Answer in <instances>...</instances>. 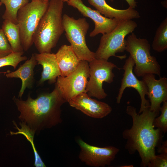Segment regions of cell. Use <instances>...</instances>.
I'll return each mask as SVG.
<instances>
[{"label":"cell","instance_id":"6da1fadb","mask_svg":"<svg viewBox=\"0 0 167 167\" xmlns=\"http://www.w3.org/2000/svg\"><path fill=\"white\" fill-rule=\"evenodd\" d=\"M126 111L131 117L132 124L122 133L126 140L125 148L130 154L137 152L141 159V166L147 167L156 155L155 148L162 139L163 132L155 129L153 125L154 118L159 113L151 111L148 107L139 114L131 105L127 106Z\"/></svg>","mask_w":167,"mask_h":167},{"label":"cell","instance_id":"7a4b0ae2","mask_svg":"<svg viewBox=\"0 0 167 167\" xmlns=\"http://www.w3.org/2000/svg\"><path fill=\"white\" fill-rule=\"evenodd\" d=\"M13 100L20 112L19 118L35 133L61 123V107L66 102L56 85L51 92L42 93L36 99L29 95L26 101L15 96Z\"/></svg>","mask_w":167,"mask_h":167},{"label":"cell","instance_id":"3957f363","mask_svg":"<svg viewBox=\"0 0 167 167\" xmlns=\"http://www.w3.org/2000/svg\"><path fill=\"white\" fill-rule=\"evenodd\" d=\"M62 0H50L33 36V43L40 53H50L64 31Z\"/></svg>","mask_w":167,"mask_h":167},{"label":"cell","instance_id":"277c9868","mask_svg":"<svg viewBox=\"0 0 167 167\" xmlns=\"http://www.w3.org/2000/svg\"><path fill=\"white\" fill-rule=\"evenodd\" d=\"M131 33L126 40V50L134 62L135 74L139 77H142L147 74H156L160 77L161 67L156 58L151 54L148 41L137 38L133 32Z\"/></svg>","mask_w":167,"mask_h":167},{"label":"cell","instance_id":"5b68a950","mask_svg":"<svg viewBox=\"0 0 167 167\" xmlns=\"http://www.w3.org/2000/svg\"><path fill=\"white\" fill-rule=\"evenodd\" d=\"M49 1H32L20 8L17 15L21 44L25 51L33 44V36L41 18L48 7Z\"/></svg>","mask_w":167,"mask_h":167},{"label":"cell","instance_id":"8992f818","mask_svg":"<svg viewBox=\"0 0 167 167\" xmlns=\"http://www.w3.org/2000/svg\"><path fill=\"white\" fill-rule=\"evenodd\" d=\"M137 24L132 20L119 21L117 27L111 32L103 34L100 44L95 53L96 59L108 61L111 56L121 59L125 58L126 55L116 56L117 53H122L126 50L125 37L133 32Z\"/></svg>","mask_w":167,"mask_h":167},{"label":"cell","instance_id":"52a82bcc","mask_svg":"<svg viewBox=\"0 0 167 167\" xmlns=\"http://www.w3.org/2000/svg\"><path fill=\"white\" fill-rule=\"evenodd\" d=\"M62 20L66 36L79 59L89 62L96 59L95 53L89 49L86 43V36L89 27L86 19H75L65 14Z\"/></svg>","mask_w":167,"mask_h":167},{"label":"cell","instance_id":"ba28073f","mask_svg":"<svg viewBox=\"0 0 167 167\" xmlns=\"http://www.w3.org/2000/svg\"><path fill=\"white\" fill-rule=\"evenodd\" d=\"M88 62L89 79L86 86V92L90 97L104 99L107 95L103 88V84L104 82L112 83L115 76L113 70L118 68L113 63L102 59H95Z\"/></svg>","mask_w":167,"mask_h":167},{"label":"cell","instance_id":"9c48e42d","mask_svg":"<svg viewBox=\"0 0 167 167\" xmlns=\"http://www.w3.org/2000/svg\"><path fill=\"white\" fill-rule=\"evenodd\" d=\"M89 76L88 62L80 60L76 69L65 77L59 76L55 83L66 102L82 93H87L86 88Z\"/></svg>","mask_w":167,"mask_h":167},{"label":"cell","instance_id":"30bf717a","mask_svg":"<svg viewBox=\"0 0 167 167\" xmlns=\"http://www.w3.org/2000/svg\"><path fill=\"white\" fill-rule=\"evenodd\" d=\"M77 143L80 148L79 159L91 167L110 165L119 151L118 148L113 146L100 147L90 145L81 139H78Z\"/></svg>","mask_w":167,"mask_h":167},{"label":"cell","instance_id":"8fae6325","mask_svg":"<svg viewBox=\"0 0 167 167\" xmlns=\"http://www.w3.org/2000/svg\"><path fill=\"white\" fill-rule=\"evenodd\" d=\"M134 62L129 56L126 59L122 69L124 70L123 77L121 80V86L119 89L116 102L120 104L125 89L127 88L135 89L139 95L141 100L140 109L138 113H140L146 107H149V101L146 100L145 96L148 94V88L145 82L139 80L133 72Z\"/></svg>","mask_w":167,"mask_h":167},{"label":"cell","instance_id":"7c38bea8","mask_svg":"<svg viewBox=\"0 0 167 167\" xmlns=\"http://www.w3.org/2000/svg\"><path fill=\"white\" fill-rule=\"evenodd\" d=\"M68 5L78 10L84 16L91 19L95 24L94 30L89 36L94 37L99 34H104L112 31L117 26L119 21L115 18L110 19L102 16L97 10L86 6L82 0H70Z\"/></svg>","mask_w":167,"mask_h":167},{"label":"cell","instance_id":"4fadbf2b","mask_svg":"<svg viewBox=\"0 0 167 167\" xmlns=\"http://www.w3.org/2000/svg\"><path fill=\"white\" fill-rule=\"evenodd\" d=\"M70 105L90 117L101 119L111 112V107L107 103L92 98L87 93H82L68 102Z\"/></svg>","mask_w":167,"mask_h":167},{"label":"cell","instance_id":"5bb4252c","mask_svg":"<svg viewBox=\"0 0 167 167\" xmlns=\"http://www.w3.org/2000/svg\"><path fill=\"white\" fill-rule=\"evenodd\" d=\"M142 80L147 87L150 110L159 113L161 104L167 101V78L160 77L156 79L154 74H147L142 77Z\"/></svg>","mask_w":167,"mask_h":167},{"label":"cell","instance_id":"9a60e30c","mask_svg":"<svg viewBox=\"0 0 167 167\" xmlns=\"http://www.w3.org/2000/svg\"><path fill=\"white\" fill-rule=\"evenodd\" d=\"M35 55L37 64L41 65L43 68L39 84H41L47 80L50 84L56 83L58 77L61 76V73L55 54L43 53L35 54Z\"/></svg>","mask_w":167,"mask_h":167},{"label":"cell","instance_id":"2e32d148","mask_svg":"<svg viewBox=\"0 0 167 167\" xmlns=\"http://www.w3.org/2000/svg\"><path fill=\"white\" fill-rule=\"evenodd\" d=\"M37 64L35 54H32L30 58L15 71H7L6 74L7 78H18L22 81V85L19 92L18 97L20 99L26 88L32 87L34 81V69Z\"/></svg>","mask_w":167,"mask_h":167},{"label":"cell","instance_id":"e0dca14e","mask_svg":"<svg viewBox=\"0 0 167 167\" xmlns=\"http://www.w3.org/2000/svg\"><path fill=\"white\" fill-rule=\"evenodd\" d=\"M88 1L101 14L110 19L115 18L122 21L140 17L139 12L130 7L127 9L120 10L113 8L109 5L105 0H88Z\"/></svg>","mask_w":167,"mask_h":167},{"label":"cell","instance_id":"ac0fdd59","mask_svg":"<svg viewBox=\"0 0 167 167\" xmlns=\"http://www.w3.org/2000/svg\"><path fill=\"white\" fill-rule=\"evenodd\" d=\"M61 76L65 77L73 71L78 66L80 60L71 45H62L55 54Z\"/></svg>","mask_w":167,"mask_h":167},{"label":"cell","instance_id":"d6986e66","mask_svg":"<svg viewBox=\"0 0 167 167\" xmlns=\"http://www.w3.org/2000/svg\"><path fill=\"white\" fill-rule=\"evenodd\" d=\"M10 45L12 51H24L21 44L19 26L17 24L4 20L1 28Z\"/></svg>","mask_w":167,"mask_h":167},{"label":"cell","instance_id":"ffe728a7","mask_svg":"<svg viewBox=\"0 0 167 167\" xmlns=\"http://www.w3.org/2000/svg\"><path fill=\"white\" fill-rule=\"evenodd\" d=\"M152 49L158 52L167 49V18L160 24L156 30L152 42Z\"/></svg>","mask_w":167,"mask_h":167},{"label":"cell","instance_id":"44dd1931","mask_svg":"<svg viewBox=\"0 0 167 167\" xmlns=\"http://www.w3.org/2000/svg\"><path fill=\"white\" fill-rule=\"evenodd\" d=\"M4 4L6 10L2 17L17 24V15L19 10L28 3L29 0H0Z\"/></svg>","mask_w":167,"mask_h":167},{"label":"cell","instance_id":"7402d4cb","mask_svg":"<svg viewBox=\"0 0 167 167\" xmlns=\"http://www.w3.org/2000/svg\"><path fill=\"white\" fill-rule=\"evenodd\" d=\"M24 53V51H12L8 55L0 58V68L10 66L15 69L20 62L27 60V57L26 56H22ZM1 73L0 72V74Z\"/></svg>","mask_w":167,"mask_h":167},{"label":"cell","instance_id":"603a6c76","mask_svg":"<svg viewBox=\"0 0 167 167\" xmlns=\"http://www.w3.org/2000/svg\"><path fill=\"white\" fill-rule=\"evenodd\" d=\"M160 111L161 114L154 118L153 125L155 128L159 129L165 134L167 131V101L162 102Z\"/></svg>","mask_w":167,"mask_h":167},{"label":"cell","instance_id":"cb8c5ba5","mask_svg":"<svg viewBox=\"0 0 167 167\" xmlns=\"http://www.w3.org/2000/svg\"><path fill=\"white\" fill-rule=\"evenodd\" d=\"M12 52L10 45L2 29L0 28V58L8 55Z\"/></svg>","mask_w":167,"mask_h":167},{"label":"cell","instance_id":"d4e9b609","mask_svg":"<svg viewBox=\"0 0 167 167\" xmlns=\"http://www.w3.org/2000/svg\"><path fill=\"white\" fill-rule=\"evenodd\" d=\"M148 167H167V154L160 153L155 155L148 164Z\"/></svg>","mask_w":167,"mask_h":167},{"label":"cell","instance_id":"484cf974","mask_svg":"<svg viewBox=\"0 0 167 167\" xmlns=\"http://www.w3.org/2000/svg\"><path fill=\"white\" fill-rule=\"evenodd\" d=\"M167 141L163 142L162 144L157 149V152L160 153L167 154Z\"/></svg>","mask_w":167,"mask_h":167},{"label":"cell","instance_id":"4316f807","mask_svg":"<svg viewBox=\"0 0 167 167\" xmlns=\"http://www.w3.org/2000/svg\"><path fill=\"white\" fill-rule=\"evenodd\" d=\"M111 2H113L114 0H109ZM129 5V7L135 9L137 6V2L135 0H126Z\"/></svg>","mask_w":167,"mask_h":167},{"label":"cell","instance_id":"83f0119b","mask_svg":"<svg viewBox=\"0 0 167 167\" xmlns=\"http://www.w3.org/2000/svg\"><path fill=\"white\" fill-rule=\"evenodd\" d=\"M49 0H45V1H49ZM62 0L63 2H68L70 0Z\"/></svg>","mask_w":167,"mask_h":167},{"label":"cell","instance_id":"f1b7e54d","mask_svg":"<svg viewBox=\"0 0 167 167\" xmlns=\"http://www.w3.org/2000/svg\"><path fill=\"white\" fill-rule=\"evenodd\" d=\"M45 1V0H32V1Z\"/></svg>","mask_w":167,"mask_h":167},{"label":"cell","instance_id":"f546056e","mask_svg":"<svg viewBox=\"0 0 167 167\" xmlns=\"http://www.w3.org/2000/svg\"><path fill=\"white\" fill-rule=\"evenodd\" d=\"M2 3L0 2V6H1L2 4Z\"/></svg>","mask_w":167,"mask_h":167}]
</instances>
